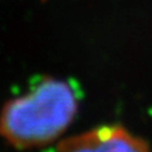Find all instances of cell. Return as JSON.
Masks as SVG:
<instances>
[{
    "label": "cell",
    "mask_w": 152,
    "mask_h": 152,
    "mask_svg": "<svg viewBox=\"0 0 152 152\" xmlns=\"http://www.w3.org/2000/svg\"><path fill=\"white\" fill-rule=\"evenodd\" d=\"M79 110L71 85L52 76L8 100L0 112V137L17 150L41 148L66 132Z\"/></svg>",
    "instance_id": "6da1fadb"
},
{
    "label": "cell",
    "mask_w": 152,
    "mask_h": 152,
    "mask_svg": "<svg viewBox=\"0 0 152 152\" xmlns=\"http://www.w3.org/2000/svg\"><path fill=\"white\" fill-rule=\"evenodd\" d=\"M56 152H151L142 137L121 124L99 126L64 140Z\"/></svg>",
    "instance_id": "7a4b0ae2"
}]
</instances>
